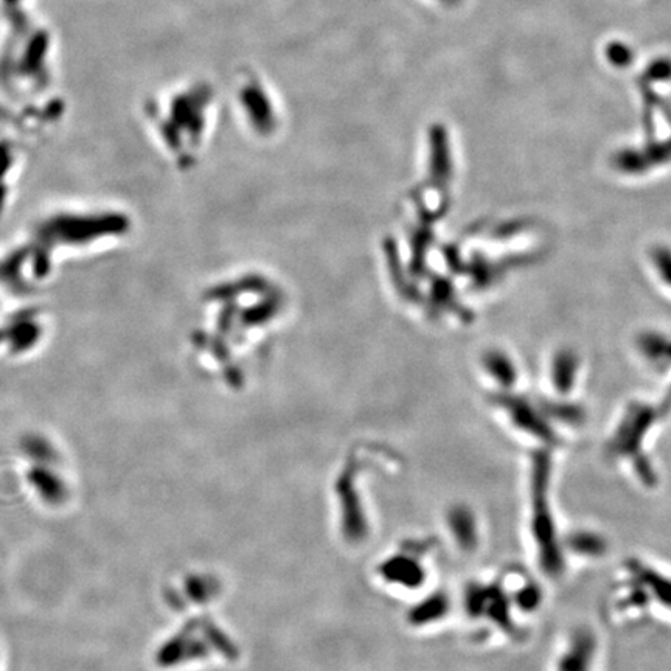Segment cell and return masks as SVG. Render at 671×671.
Returning <instances> with one entry per match:
<instances>
[{"label":"cell","mask_w":671,"mask_h":671,"mask_svg":"<svg viewBox=\"0 0 671 671\" xmlns=\"http://www.w3.org/2000/svg\"><path fill=\"white\" fill-rule=\"evenodd\" d=\"M130 229V217L117 209L66 207L36 219L24 241L51 280L62 260L112 248L126 240Z\"/></svg>","instance_id":"obj_1"},{"label":"cell","mask_w":671,"mask_h":671,"mask_svg":"<svg viewBox=\"0 0 671 671\" xmlns=\"http://www.w3.org/2000/svg\"><path fill=\"white\" fill-rule=\"evenodd\" d=\"M155 142L168 163L178 171H190L204 155L210 118L207 103L178 99L168 106L167 115L153 120Z\"/></svg>","instance_id":"obj_2"},{"label":"cell","mask_w":671,"mask_h":671,"mask_svg":"<svg viewBox=\"0 0 671 671\" xmlns=\"http://www.w3.org/2000/svg\"><path fill=\"white\" fill-rule=\"evenodd\" d=\"M224 634L213 620L190 621L162 642L155 651V667L163 671L176 670L210 660L213 652L235 658V646Z\"/></svg>","instance_id":"obj_3"},{"label":"cell","mask_w":671,"mask_h":671,"mask_svg":"<svg viewBox=\"0 0 671 671\" xmlns=\"http://www.w3.org/2000/svg\"><path fill=\"white\" fill-rule=\"evenodd\" d=\"M50 314L39 304L14 306L0 317V358L22 360L36 354L49 341Z\"/></svg>","instance_id":"obj_4"},{"label":"cell","mask_w":671,"mask_h":671,"mask_svg":"<svg viewBox=\"0 0 671 671\" xmlns=\"http://www.w3.org/2000/svg\"><path fill=\"white\" fill-rule=\"evenodd\" d=\"M25 484L37 502L51 509H59L72 499V488L64 472L53 463H28L24 474Z\"/></svg>","instance_id":"obj_5"},{"label":"cell","mask_w":671,"mask_h":671,"mask_svg":"<svg viewBox=\"0 0 671 671\" xmlns=\"http://www.w3.org/2000/svg\"><path fill=\"white\" fill-rule=\"evenodd\" d=\"M533 525L534 534L538 538V546L541 549V558L546 564L547 569H557L558 567V555H557V546H555V534H553V524L550 513H549V505L546 502V478L549 472V465L546 459L536 460V466L533 470Z\"/></svg>","instance_id":"obj_6"},{"label":"cell","mask_w":671,"mask_h":671,"mask_svg":"<svg viewBox=\"0 0 671 671\" xmlns=\"http://www.w3.org/2000/svg\"><path fill=\"white\" fill-rule=\"evenodd\" d=\"M24 170L25 155L20 145L12 138L0 136V219L12 205Z\"/></svg>","instance_id":"obj_7"},{"label":"cell","mask_w":671,"mask_h":671,"mask_svg":"<svg viewBox=\"0 0 671 671\" xmlns=\"http://www.w3.org/2000/svg\"><path fill=\"white\" fill-rule=\"evenodd\" d=\"M174 594H178L186 606L204 608L221 594V581L210 572H190L182 577L179 589H174Z\"/></svg>","instance_id":"obj_8"},{"label":"cell","mask_w":671,"mask_h":671,"mask_svg":"<svg viewBox=\"0 0 671 671\" xmlns=\"http://www.w3.org/2000/svg\"><path fill=\"white\" fill-rule=\"evenodd\" d=\"M19 451L28 463L59 465L61 454L55 441L43 432H27L19 440Z\"/></svg>","instance_id":"obj_9"},{"label":"cell","mask_w":671,"mask_h":671,"mask_svg":"<svg viewBox=\"0 0 671 671\" xmlns=\"http://www.w3.org/2000/svg\"><path fill=\"white\" fill-rule=\"evenodd\" d=\"M381 572L387 580H393L403 586H416L422 580V569L412 558H391L384 563Z\"/></svg>","instance_id":"obj_10"},{"label":"cell","mask_w":671,"mask_h":671,"mask_svg":"<svg viewBox=\"0 0 671 671\" xmlns=\"http://www.w3.org/2000/svg\"><path fill=\"white\" fill-rule=\"evenodd\" d=\"M558 664V671H589V642L580 635Z\"/></svg>","instance_id":"obj_11"},{"label":"cell","mask_w":671,"mask_h":671,"mask_svg":"<svg viewBox=\"0 0 671 671\" xmlns=\"http://www.w3.org/2000/svg\"><path fill=\"white\" fill-rule=\"evenodd\" d=\"M449 521L459 544L465 549H472L471 546H474L476 541V525L471 513L465 509H455L449 516Z\"/></svg>","instance_id":"obj_12"},{"label":"cell","mask_w":671,"mask_h":671,"mask_svg":"<svg viewBox=\"0 0 671 671\" xmlns=\"http://www.w3.org/2000/svg\"><path fill=\"white\" fill-rule=\"evenodd\" d=\"M446 609V600L443 596H435L428 602L422 603L414 611V620L416 623H428L430 619H438Z\"/></svg>","instance_id":"obj_13"},{"label":"cell","mask_w":671,"mask_h":671,"mask_svg":"<svg viewBox=\"0 0 671 671\" xmlns=\"http://www.w3.org/2000/svg\"><path fill=\"white\" fill-rule=\"evenodd\" d=\"M652 264L658 275L671 288V250L668 248H656L652 252Z\"/></svg>","instance_id":"obj_14"},{"label":"cell","mask_w":671,"mask_h":671,"mask_svg":"<svg viewBox=\"0 0 671 671\" xmlns=\"http://www.w3.org/2000/svg\"><path fill=\"white\" fill-rule=\"evenodd\" d=\"M606 55L611 64H614L617 67H627L631 64L633 59V50L628 47L627 43H612L606 50Z\"/></svg>","instance_id":"obj_15"},{"label":"cell","mask_w":671,"mask_h":671,"mask_svg":"<svg viewBox=\"0 0 671 671\" xmlns=\"http://www.w3.org/2000/svg\"><path fill=\"white\" fill-rule=\"evenodd\" d=\"M651 74L656 75V78H659V80L671 78V62L658 61L656 64H652Z\"/></svg>","instance_id":"obj_16"},{"label":"cell","mask_w":671,"mask_h":671,"mask_svg":"<svg viewBox=\"0 0 671 671\" xmlns=\"http://www.w3.org/2000/svg\"><path fill=\"white\" fill-rule=\"evenodd\" d=\"M0 118H10V114L2 106H0Z\"/></svg>","instance_id":"obj_17"},{"label":"cell","mask_w":671,"mask_h":671,"mask_svg":"<svg viewBox=\"0 0 671 671\" xmlns=\"http://www.w3.org/2000/svg\"><path fill=\"white\" fill-rule=\"evenodd\" d=\"M0 664H2V660H0Z\"/></svg>","instance_id":"obj_18"},{"label":"cell","mask_w":671,"mask_h":671,"mask_svg":"<svg viewBox=\"0 0 671 671\" xmlns=\"http://www.w3.org/2000/svg\"><path fill=\"white\" fill-rule=\"evenodd\" d=\"M445 2H447V0H445Z\"/></svg>","instance_id":"obj_19"}]
</instances>
